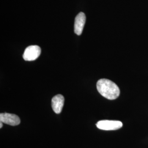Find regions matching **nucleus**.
<instances>
[{"label": "nucleus", "instance_id": "1", "mask_svg": "<svg viewBox=\"0 0 148 148\" xmlns=\"http://www.w3.org/2000/svg\"><path fill=\"white\" fill-rule=\"evenodd\" d=\"M97 88L101 95L109 100L117 98L120 93L119 87L109 79H102L97 83Z\"/></svg>", "mask_w": 148, "mask_h": 148}, {"label": "nucleus", "instance_id": "2", "mask_svg": "<svg viewBox=\"0 0 148 148\" xmlns=\"http://www.w3.org/2000/svg\"><path fill=\"white\" fill-rule=\"evenodd\" d=\"M96 126L100 130L105 131H112L121 128L123 126V124L120 121L101 120L96 123Z\"/></svg>", "mask_w": 148, "mask_h": 148}, {"label": "nucleus", "instance_id": "3", "mask_svg": "<svg viewBox=\"0 0 148 148\" xmlns=\"http://www.w3.org/2000/svg\"><path fill=\"white\" fill-rule=\"evenodd\" d=\"M41 52V48L38 46H30L25 49L23 57L26 61H33L36 60L40 56Z\"/></svg>", "mask_w": 148, "mask_h": 148}, {"label": "nucleus", "instance_id": "4", "mask_svg": "<svg viewBox=\"0 0 148 148\" xmlns=\"http://www.w3.org/2000/svg\"><path fill=\"white\" fill-rule=\"evenodd\" d=\"M0 121L11 126H16L21 123V120L18 116L15 114L1 113Z\"/></svg>", "mask_w": 148, "mask_h": 148}, {"label": "nucleus", "instance_id": "5", "mask_svg": "<svg viewBox=\"0 0 148 148\" xmlns=\"http://www.w3.org/2000/svg\"><path fill=\"white\" fill-rule=\"evenodd\" d=\"M86 19V15L83 12H80L76 16L74 24V32L76 35H80L82 34L85 26Z\"/></svg>", "mask_w": 148, "mask_h": 148}, {"label": "nucleus", "instance_id": "6", "mask_svg": "<svg viewBox=\"0 0 148 148\" xmlns=\"http://www.w3.org/2000/svg\"><path fill=\"white\" fill-rule=\"evenodd\" d=\"M64 98L61 95H55L52 99V107L56 114H60L63 109Z\"/></svg>", "mask_w": 148, "mask_h": 148}, {"label": "nucleus", "instance_id": "7", "mask_svg": "<svg viewBox=\"0 0 148 148\" xmlns=\"http://www.w3.org/2000/svg\"><path fill=\"white\" fill-rule=\"evenodd\" d=\"M2 123H3V122H0V128H1L2 127V126H3V124H2Z\"/></svg>", "mask_w": 148, "mask_h": 148}]
</instances>
